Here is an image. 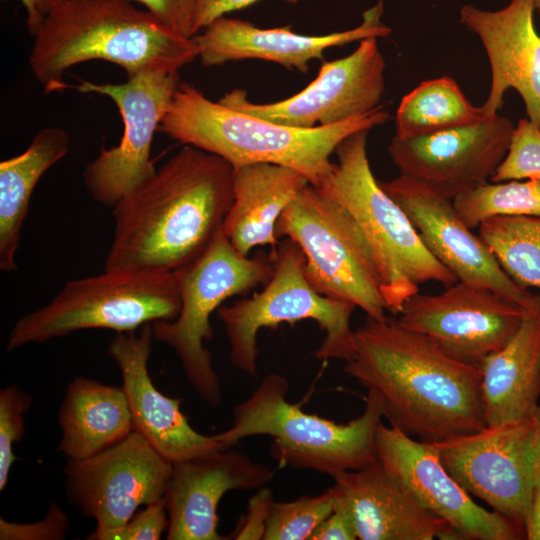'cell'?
<instances>
[{
    "label": "cell",
    "mask_w": 540,
    "mask_h": 540,
    "mask_svg": "<svg viewBox=\"0 0 540 540\" xmlns=\"http://www.w3.org/2000/svg\"><path fill=\"white\" fill-rule=\"evenodd\" d=\"M66 130L41 129L21 154L0 163V269H17L16 252L32 193L44 173L69 151Z\"/></svg>",
    "instance_id": "4316f807"
},
{
    "label": "cell",
    "mask_w": 540,
    "mask_h": 540,
    "mask_svg": "<svg viewBox=\"0 0 540 540\" xmlns=\"http://www.w3.org/2000/svg\"><path fill=\"white\" fill-rule=\"evenodd\" d=\"M288 380L266 375L255 391L232 408V425L215 434L223 449L256 435L272 437L271 454L283 466L310 469L331 477L360 470L377 460L376 434L383 413L368 391L360 416L336 423L288 402Z\"/></svg>",
    "instance_id": "5b68a950"
},
{
    "label": "cell",
    "mask_w": 540,
    "mask_h": 540,
    "mask_svg": "<svg viewBox=\"0 0 540 540\" xmlns=\"http://www.w3.org/2000/svg\"><path fill=\"white\" fill-rule=\"evenodd\" d=\"M169 518L164 498L146 505L124 525L115 529H95L90 540H159L167 531Z\"/></svg>",
    "instance_id": "836d02e7"
},
{
    "label": "cell",
    "mask_w": 540,
    "mask_h": 540,
    "mask_svg": "<svg viewBox=\"0 0 540 540\" xmlns=\"http://www.w3.org/2000/svg\"><path fill=\"white\" fill-rule=\"evenodd\" d=\"M535 8L540 9V0H533Z\"/></svg>",
    "instance_id": "b9f144b4"
},
{
    "label": "cell",
    "mask_w": 540,
    "mask_h": 540,
    "mask_svg": "<svg viewBox=\"0 0 540 540\" xmlns=\"http://www.w3.org/2000/svg\"><path fill=\"white\" fill-rule=\"evenodd\" d=\"M382 14L383 3L379 1L363 13L360 25L325 35L298 34L289 27L264 29L244 20L224 16L196 35L194 40L198 46V58L207 67L259 59L306 73L309 63L315 59L322 60L329 48L370 37L389 36L391 29L381 22Z\"/></svg>",
    "instance_id": "7402d4cb"
},
{
    "label": "cell",
    "mask_w": 540,
    "mask_h": 540,
    "mask_svg": "<svg viewBox=\"0 0 540 540\" xmlns=\"http://www.w3.org/2000/svg\"><path fill=\"white\" fill-rule=\"evenodd\" d=\"M368 132H356L337 146V162L314 187L344 206L360 226L373 253L385 307L396 315L420 284L434 281L448 287L458 280L430 253L404 210L375 179L367 156Z\"/></svg>",
    "instance_id": "8992f818"
},
{
    "label": "cell",
    "mask_w": 540,
    "mask_h": 540,
    "mask_svg": "<svg viewBox=\"0 0 540 540\" xmlns=\"http://www.w3.org/2000/svg\"><path fill=\"white\" fill-rule=\"evenodd\" d=\"M375 110L331 126L299 128L251 115L212 101L188 83H180L158 132L228 161L233 168L269 163L290 168L317 186L330 172V156L348 136L387 122Z\"/></svg>",
    "instance_id": "277c9868"
},
{
    "label": "cell",
    "mask_w": 540,
    "mask_h": 540,
    "mask_svg": "<svg viewBox=\"0 0 540 540\" xmlns=\"http://www.w3.org/2000/svg\"><path fill=\"white\" fill-rule=\"evenodd\" d=\"M514 129L497 113L477 124L433 134L394 136L388 153L401 175L453 200L491 179L508 152Z\"/></svg>",
    "instance_id": "e0dca14e"
},
{
    "label": "cell",
    "mask_w": 540,
    "mask_h": 540,
    "mask_svg": "<svg viewBox=\"0 0 540 540\" xmlns=\"http://www.w3.org/2000/svg\"><path fill=\"white\" fill-rule=\"evenodd\" d=\"M539 427L540 412L431 443L445 469L470 495L525 531Z\"/></svg>",
    "instance_id": "8fae6325"
},
{
    "label": "cell",
    "mask_w": 540,
    "mask_h": 540,
    "mask_svg": "<svg viewBox=\"0 0 540 540\" xmlns=\"http://www.w3.org/2000/svg\"><path fill=\"white\" fill-rule=\"evenodd\" d=\"M233 166L184 145L113 208L105 269L174 272L200 257L233 203Z\"/></svg>",
    "instance_id": "7a4b0ae2"
},
{
    "label": "cell",
    "mask_w": 540,
    "mask_h": 540,
    "mask_svg": "<svg viewBox=\"0 0 540 540\" xmlns=\"http://www.w3.org/2000/svg\"><path fill=\"white\" fill-rule=\"evenodd\" d=\"M58 451L68 459L91 457L133 431L124 390L83 376L67 386L58 413Z\"/></svg>",
    "instance_id": "484cf974"
},
{
    "label": "cell",
    "mask_w": 540,
    "mask_h": 540,
    "mask_svg": "<svg viewBox=\"0 0 540 540\" xmlns=\"http://www.w3.org/2000/svg\"><path fill=\"white\" fill-rule=\"evenodd\" d=\"M527 305L457 281L438 294H414L396 320L428 336L449 356L480 366L513 337Z\"/></svg>",
    "instance_id": "9a60e30c"
},
{
    "label": "cell",
    "mask_w": 540,
    "mask_h": 540,
    "mask_svg": "<svg viewBox=\"0 0 540 540\" xmlns=\"http://www.w3.org/2000/svg\"><path fill=\"white\" fill-rule=\"evenodd\" d=\"M354 342L344 371L377 396L391 426L425 442L486 427L480 366L449 356L396 319L367 316Z\"/></svg>",
    "instance_id": "6da1fadb"
},
{
    "label": "cell",
    "mask_w": 540,
    "mask_h": 540,
    "mask_svg": "<svg viewBox=\"0 0 540 540\" xmlns=\"http://www.w3.org/2000/svg\"><path fill=\"white\" fill-rule=\"evenodd\" d=\"M271 261L273 272L261 292L222 305L216 311L225 327L231 365L255 377L258 332L302 320H313L326 334L315 352L317 359L350 360L355 353L350 319L356 306L316 291L305 272L304 254L292 240L280 241L272 251Z\"/></svg>",
    "instance_id": "ba28073f"
},
{
    "label": "cell",
    "mask_w": 540,
    "mask_h": 540,
    "mask_svg": "<svg viewBox=\"0 0 540 540\" xmlns=\"http://www.w3.org/2000/svg\"><path fill=\"white\" fill-rule=\"evenodd\" d=\"M385 59L378 38L359 41L348 56L323 60L315 79L295 95L273 103H253L234 89L218 101L275 123L315 128L367 114L380 106L385 91Z\"/></svg>",
    "instance_id": "4fadbf2b"
},
{
    "label": "cell",
    "mask_w": 540,
    "mask_h": 540,
    "mask_svg": "<svg viewBox=\"0 0 540 540\" xmlns=\"http://www.w3.org/2000/svg\"><path fill=\"white\" fill-rule=\"evenodd\" d=\"M534 10L533 0H510L495 11L467 4L460 10V21L479 38L489 60L491 86L481 105L487 116L498 113L505 93L513 88L527 118L540 127V35Z\"/></svg>",
    "instance_id": "44dd1931"
},
{
    "label": "cell",
    "mask_w": 540,
    "mask_h": 540,
    "mask_svg": "<svg viewBox=\"0 0 540 540\" xmlns=\"http://www.w3.org/2000/svg\"><path fill=\"white\" fill-rule=\"evenodd\" d=\"M198 54L194 38L169 30L131 0H61L34 36L28 62L48 94L65 90L64 74L82 62L117 64L129 78L178 72Z\"/></svg>",
    "instance_id": "3957f363"
},
{
    "label": "cell",
    "mask_w": 540,
    "mask_h": 540,
    "mask_svg": "<svg viewBox=\"0 0 540 540\" xmlns=\"http://www.w3.org/2000/svg\"><path fill=\"white\" fill-rule=\"evenodd\" d=\"M26 11V26L31 36L40 30L50 12L61 0H19Z\"/></svg>",
    "instance_id": "60d3db41"
},
{
    "label": "cell",
    "mask_w": 540,
    "mask_h": 540,
    "mask_svg": "<svg viewBox=\"0 0 540 540\" xmlns=\"http://www.w3.org/2000/svg\"><path fill=\"white\" fill-rule=\"evenodd\" d=\"M180 310L173 320L152 323L153 337L178 356L189 383L211 407L222 403V387L204 342L213 337L210 317L227 299L266 283L273 263L239 253L221 230L207 250L177 270Z\"/></svg>",
    "instance_id": "9c48e42d"
},
{
    "label": "cell",
    "mask_w": 540,
    "mask_h": 540,
    "mask_svg": "<svg viewBox=\"0 0 540 540\" xmlns=\"http://www.w3.org/2000/svg\"><path fill=\"white\" fill-rule=\"evenodd\" d=\"M274 471L236 449H220L173 463L164 501L168 540H222L217 507L229 491L266 486Z\"/></svg>",
    "instance_id": "d6986e66"
},
{
    "label": "cell",
    "mask_w": 540,
    "mask_h": 540,
    "mask_svg": "<svg viewBox=\"0 0 540 540\" xmlns=\"http://www.w3.org/2000/svg\"><path fill=\"white\" fill-rule=\"evenodd\" d=\"M153 338L151 323L139 333H116L108 346L121 372L133 430L172 464L223 449L215 435L205 436L192 428L181 411V399L156 388L148 372Z\"/></svg>",
    "instance_id": "ffe728a7"
},
{
    "label": "cell",
    "mask_w": 540,
    "mask_h": 540,
    "mask_svg": "<svg viewBox=\"0 0 540 540\" xmlns=\"http://www.w3.org/2000/svg\"><path fill=\"white\" fill-rule=\"evenodd\" d=\"M377 461L429 513L446 521L464 540L526 539L525 531L477 504L441 463L431 442L381 423Z\"/></svg>",
    "instance_id": "2e32d148"
},
{
    "label": "cell",
    "mask_w": 540,
    "mask_h": 540,
    "mask_svg": "<svg viewBox=\"0 0 540 540\" xmlns=\"http://www.w3.org/2000/svg\"><path fill=\"white\" fill-rule=\"evenodd\" d=\"M275 232L301 248L317 292L351 302L375 320L387 318L373 253L344 206L308 184L283 211Z\"/></svg>",
    "instance_id": "30bf717a"
},
{
    "label": "cell",
    "mask_w": 540,
    "mask_h": 540,
    "mask_svg": "<svg viewBox=\"0 0 540 540\" xmlns=\"http://www.w3.org/2000/svg\"><path fill=\"white\" fill-rule=\"evenodd\" d=\"M134 1L142 4L162 25L174 33L185 38L195 37L194 17L198 0Z\"/></svg>",
    "instance_id": "d590c367"
},
{
    "label": "cell",
    "mask_w": 540,
    "mask_h": 540,
    "mask_svg": "<svg viewBox=\"0 0 540 540\" xmlns=\"http://www.w3.org/2000/svg\"><path fill=\"white\" fill-rule=\"evenodd\" d=\"M528 540H540V427L536 447L535 465L529 510L525 522Z\"/></svg>",
    "instance_id": "ab89813d"
},
{
    "label": "cell",
    "mask_w": 540,
    "mask_h": 540,
    "mask_svg": "<svg viewBox=\"0 0 540 540\" xmlns=\"http://www.w3.org/2000/svg\"><path fill=\"white\" fill-rule=\"evenodd\" d=\"M32 404V397L16 385L0 391V491L7 485L15 461L14 444L25 433L24 415Z\"/></svg>",
    "instance_id": "d6a6232c"
},
{
    "label": "cell",
    "mask_w": 540,
    "mask_h": 540,
    "mask_svg": "<svg viewBox=\"0 0 540 540\" xmlns=\"http://www.w3.org/2000/svg\"><path fill=\"white\" fill-rule=\"evenodd\" d=\"M180 306L178 271L104 269L99 275L67 282L49 303L20 317L6 350L85 329L136 331L155 321L175 319Z\"/></svg>",
    "instance_id": "52a82bcc"
},
{
    "label": "cell",
    "mask_w": 540,
    "mask_h": 540,
    "mask_svg": "<svg viewBox=\"0 0 540 540\" xmlns=\"http://www.w3.org/2000/svg\"><path fill=\"white\" fill-rule=\"evenodd\" d=\"M379 184L404 210L430 253L458 281L491 289L524 306L530 302L533 294L503 271L488 246L460 218L452 199L401 174Z\"/></svg>",
    "instance_id": "ac0fdd59"
},
{
    "label": "cell",
    "mask_w": 540,
    "mask_h": 540,
    "mask_svg": "<svg viewBox=\"0 0 540 540\" xmlns=\"http://www.w3.org/2000/svg\"><path fill=\"white\" fill-rule=\"evenodd\" d=\"M453 206L470 229L497 216H540V182H487L454 197Z\"/></svg>",
    "instance_id": "f546056e"
},
{
    "label": "cell",
    "mask_w": 540,
    "mask_h": 540,
    "mask_svg": "<svg viewBox=\"0 0 540 540\" xmlns=\"http://www.w3.org/2000/svg\"><path fill=\"white\" fill-rule=\"evenodd\" d=\"M487 118L482 106L473 105L452 78L429 79L401 99L395 114V137L424 136Z\"/></svg>",
    "instance_id": "83f0119b"
},
{
    "label": "cell",
    "mask_w": 540,
    "mask_h": 540,
    "mask_svg": "<svg viewBox=\"0 0 540 540\" xmlns=\"http://www.w3.org/2000/svg\"><path fill=\"white\" fill-rule=\"evenodd\" d=\"M525 179L540 182V127L528 118L518 121L508 152L490 181Z\"/></svg>",
    "instance_id": "1f68e13d"
},
{
    "label": "cell",
    "mask_w": 540,
    "mask_h": 540,
    "mask_svg": "<svg viewBox=\"0 0 540 540\" xmlns=\"http://www.w3.org/2000/svg\"><path fill=\"white\" fill-rule=\"evenodd\" d=\"M360 540L461 539L446 521L426 511L376 460L332 477Z\"/></svg>",
    "instance_id": "603a6c76"
},
{
    "label": "cell",
    "mask_w": 540,
    "mask_h": 540,
    "mask_svg": "<svg viewBox=\"0 0 540 540\" xmlns=\"http://www.w3.org/2000/svg\"><path fill=\"white\" fill-rule=\"evenodd\" d=\"M180 83L178 72L154 71L129 77L124 83L80 80L75 86L81 93L109 97L124 126L119 143L102 148L83 170V183L93 200L113 208L154 175L150 155L153 137Z\"/></svg>",
    "instance_id": "7c38bea8"
},
{
    "label": "cell",
    "mask_w": 540,
    "mask_h": 540,
    "mask_svg": "<svg viewBox=\"0 0 540 540\" xmlns=\"http://www.w3.org/2000/svg\"><path fill=\"white\" fill-rule=\"evenodd\" d=\"M68 528V515L53 501L46 516L37 522L18 523L0 518V539L62 540L65 538Z\"/></svg>",
    "instance_id": "e575fe53"
},
{
    "label": "cell",
    "mask_w": 540,
    "mask_h": 540,
    "mask_svg": "<svg viewBox=\"0 0 540 540\" xmlns=\"http://www.w3.org/2000/svg\"><path fill=\"white\" fill-rule=\"evenodd\" d=\"M258 0H198L195 17V36L225 14L246 8ZM291 4H296L308 0H285Z\"/></svg>",
    "instance_id": "f35d334b"
},
{
    "label": "cell",
    "mask_w": 540,
    "mask_h": 540,
    "mask_svg": "<svg viewBox=\"0 0 540 540\" xmlns=\"http://www.w3.org/2000/svg\"><path fill=\"white\" fill-rule=\"evenodd\" d=\"M274 497L271 489L261 487L249 499L247 512L240 521L231 539L260 540L264 539L266 524Z\"/></svg>",
    "instance_id": "8d00e7d4"
},
{
    "label": "cell",
    "mask_w": 540,
    "mask_h": 540,
    "mask_svg": "<svg viewBox=\"0 0 540 540\" xmlns=\"http://www.w3.org/2000/svg\"><path fill=\"white\" fill-rule=\"evenodd\" d=\"M308 184L302 174L276 164L234 168V199L223 224L224 235L244 256L258 246L269 245L275 250L280 242L275 232L277 221Z\"/></svg>",
    "instance_id": "d4e9b609"
},
{
    "label": "cell",
    "mask_w": 540,
    "mask_h": 540,
    "mask_svg": "<svg viewBox=\"0 0 540 540\" xmlns=\"http://www.w3.org/2000/svg\"><path fill=\"white\" fill-rule=\"evenodd\" d=\"M335 489L331 486L313 496L271 506L263 540H309L316 528L334 509Z\"/></svg>",
    "instance_id": "4dcf8cb0"
},
{
    "label": "cell",
    "mask_w": 540,
    "mask_h": 540,
    "mask_svg": "<svg viewBox=\"0 0 540 540\" xmlns=\"http://www.w3.org/2000/svg\"><path fill=\"white\" fill-rule=\"evenodd\" d=\"M172 463L136 431L105 450L64 468L67 499L97 529L124 525L141 505L164 498Z\"/></svg>",
    "instance_id": "5bb4252c"
},
{
    "label": "cell",
    "mask_w": 540,
    "mask_h": 540,
    "mask_svg": "<svg viewBox=\"0 0 540 540\" xmlns=\"http://www.w3.org/2000/svg\"><path fill=\"white\" fill-rule=\"evenodd\" d=\"M486 426L534 418L540 412V294H533L520 327L481 363Z\"/></svg>",
    "instance_id": "cb8c5ba5"
},
{
    "label": "cell",
    "mask_w": 540,
    "mask_h": 540,
    "mask_svg": "<svg viewBox=\"0 0 540 540\" xmlns=\"http://www.w3.org/2000/svg\"><path fill=\"white\" fill-rule=\"evenodd\" d=\"M478 228L479 237L519 287L540 289V216H497Z\"/></svg>",
    "instance_id": "f1b7e54d"
},
{
    "label": "cell",
    "mask_w": 540,
    "mask_h": 540,
    "mask_svg": "<svg viewBox=\"0 0 540 540\" xmlns=\"http://www.w3.org/2000/svg\"><path fill=\"white\" fill-rule=\"evenodd\" d=\"M334 509L316 528L309 540H355L356 529L351 512L336 484Z\"/></svg>",
    "instance_id": "74e56055"
}]
</instances>
